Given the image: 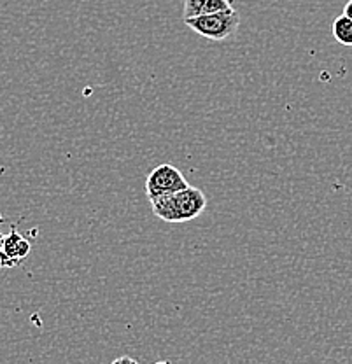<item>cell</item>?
<instances>
[{
    "mask_svg": "<svg viewBox=\"0 0 352 364\" xmlns=\"http://www.w3.org/2000/svg\"><path fill=\"white\" fill-rule=\"evenodd\" d=\"M184 23L198 36L214 41V43H221V41H226L237 32L238 26H240V14H238L237 9L230 7V9L218 11V13L188 18Z\"/></svg>",
    "mask_w": 352,
    "mask_h": 364,
    "instance_id": "cell-2",
    "label": "cell"
},
{
    "mask_svg": "<svg viewBox=\"0 0 352 364\" xmlns=\"http://www.w3.org/2000/svg\"><path fill=\"white\" fill-rule=\"evenodd\" d=\"M2 242H4V235L0 233V247H2Z\"/></svg>",
    "mask_w": 352,
    "mask_h": 364,
    "instance_id": "cell-8",
    "label": "cell"
},
{
    "mask_svg": "<svg viewBox=\"0 0 352 364\" xmlns=\"http://www.w3.org/2000/svg\"><path fill=\"white\" fill-rule=\"evenodd\" d=\"M188 181L186 177L183 176L177 166L169 165V163H164V165H158L156 168H153L149 172L146 179V193L147 198L154 200L158 196L169 195V193H176L179 189L186 188Z\"/></svg>",
    "mask_w": 352,
    "mask_h": 364,
    "instance_id": "cell-3",
    "label": "cell"
},
{
    "mask_svg": "<svg viewBox=\"0 0 352 364\" xmlns=\"http://www.w3.org/2000/svg\"><path fill=\"white\" fill-rule=\"evenodd\" d=\"M153 214L170 225H183L198 218L207 207V196L202 189L186 186L176 193L149 200Z\"/></svg>",
    "mask_w": 352,
    "mask_h": 364,
    "instance_id": "cell-1",
    "label": "cell"
},
{
    "mask_svg": "<svg viewBox=\"0 0 352 364\" xmlns=\"http://www.w3.org/2000/svg\"><path fill=\"white\" fill-rule=\"evenodd\" d=\"M32 244L18 233L16 228H11V233L4 237L2 247H0V270L2 268H14L30 254Z\"/></svg>",
    "mask_w": 352,
    "mask_h": 364,
    "instance_id": "cell-4",
    "label": "cell"
},
{
    "mask_svg": "<svg viewBox=\"0 0 352 364\" xmlns=\"http://www.w3.org/2000/svg\"><path fill=\"white\" fill-rule=\"evenodd\" d=\"M333 37L342 46H352V20L346 14L336 18L331 25Z\"/></svg>",
    "mask_w": 352,
    "mask_h": 364,
    "instance_id": "cell-6",
    "label": "cell"
},
{
    "mask_svg": "<svg viewBox=\"0 0 352 364\" xmlns=\"http://www.w3.org/2000/svg\"><path fill=\"white\" fill-rule=\"evenodd\" d=\"M343 14H346V16H349L352 20V0H349V2L346 4V7H343Z\"/></svg>",
    "mask_w": 352,
    "mask_h": 364,
    "instance_id": "cell-7",
    "label": "cell"
},
{
    "mask_svg": "<svg viewBox=\"0 0 352 364\" xmlns=\"http://www.w3.org/2000/svg\"><path fill=\"white\" fill-rule=\"evenodd\" d=\"M232 2L230 0H184V20L188 18L202 16V14L218 13V11L230 9Z\"/></svg>",
    "mask_w": 352,
    "mask_h": 364,
    "instance_id": "cell-5",
    "label": "cell"
}]
</instances>
